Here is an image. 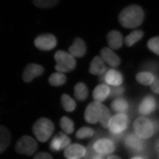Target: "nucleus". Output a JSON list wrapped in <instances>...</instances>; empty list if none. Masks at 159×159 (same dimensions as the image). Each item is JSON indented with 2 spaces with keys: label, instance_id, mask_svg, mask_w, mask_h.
I'll use <instances>...</instances> for the list:
<instances>
[{
  "label": "nucleus",
  "instance_id": "1",
  "mask_svg": "<svg viewBox=\"0 0 159 159\" xmlns=\"http://www.w3.org/2000/svg\"><path fill=\"white\" fill-rule=\"evenodd\" d=\"M145 13L138 5H130L125 8L119 14V23L126 29H135L142 24Z\"/></svg>",
  "mask_w": 159,
  "mask_h": 159
},
{
  "label": "nucleus",
  "instance_id": "2",
  "mask_svg": "<svg viewBox=\"0 0 159 159\" xmlns=\"http://www.w3.org/2000/svg\"><path fill=\"white\" fill-rule=\"evenodd\" d=\"M54 130V125L52 121L46 118L37 120L33 126V134L40 142L47 141L52 135Z\"/></svg>",
  "mask_w": 159,
  "mask_h": 159
},
{
  "label": "nucleus",
  "instance_id": "3",
  "mask_svg": "<svg viewBox=\"0 0 159 159\" xmlns=\"http://www.w3.org/2000/svg\"><path fill=\"white\" fill-rule=\"evenodd\" d=\"M54 57L57 62L55 69L59 72H69L75 68V58L69 53L64 51H57L54 54Z\"/></svg>",
  "mask_w": 159,
  "mask_h": 159
},
{
  "label": "nucleus",
  "instance_id": "4",
  "mask_svg": "<svg viewBox=\"0 0 159 159\" xmlns=\"http://www.w3.org/2000/svg\"><path fill=\"white\" fill-rule=\"evenodd\" d=\"M128 124L127 115L124 113H119L111 118L108 128L114 138H119L127 128Z\"/></svg>",
  "mask_w": 159,
  "mask_h": 159
},
{
  "label": "nucleus",
  "instance_id": "5",
  "mask_svg": "<svg viewBox=\"0 0 159 159\" xmlns=\"http://www.w3.org/2000/svg\"><path fill=\"white\" fill-rule=\"evenodd\" d=\"M133 129L135 134L142 139L150 138L155 132L152 121L145 117H139L134 122Z\"/></svg>",
  "mask_w": 159,
  "mask_h": 159
},
{
  "label": "nucleus",
  "instance_id": "6",
  "mask_svg": "<svg viewBox=\"0 0 159 159\" xmlns=\"http://www.w3.org/2000/svg\"><path fill=\"white\" fill-rule=\"evenodd\" d=\"M37 148L38 144L36 141L28 135L21 137L16 144V151L21 155L31 156L37 151Z\"/></svg>",
  "mask_w": 159,
  "mask_h": 159
},
{
  "label": "nucleus",
  "instance_id": "7",
  "mask_svg": "<svg viewBox=\"0 0 159 159\" xmlns=\"http://www.w3.org/2000/svg\"><path fill=\"white\" fill-rule=\"evenodd\" d=\"M124 144L126 148L133 154H141L145 150L144 141L135 134L130 133L127 135L124 139Z\"/></svg>",
  "mask_w": 159,
  "mask_h": 159
},
{
  "label": "nucleus",
  "instance_id": "8",
  "mask_svg": "<svg viewBox=\"0 0 159 159\" xmlns=\"http://www.w3.org/2000/svg\"><path fill=\"white\" fill-rule=\"evenodd\" d=\"M104 105L99 102H93L87 106L85 111V120L90 124H96L101 119Z\"/></svg>",
  "mask_w": 159,
  "mask_h": 159
},
{
  "label": "nucleus",
  "instance_id": "9",
  "mask_svg": "<svg viewBox=\"0 0 159 159\" xmlns=\"http://www.w3.org/2000/svg\"><path fill=\"white\" fill-rule=\"evenodd\" d=\"M57 44L56 37L53 34H40L34 40V45L41 51H50L54 49Z\"/></svg>",
  "mask_w": 159,
  "mask_h": 159
},
{
  "label": "nucleus",
  "instance_id": "10",
  "mask_svg": "<svg viewBox=\"0 0 159 159\" xmlns=\"http://www.w3.org/2000/svg\"><path fill=\"white\" fill-rule=\"evenodd\" d=\"M92 145L96 152L102 155H110L113 153L116 148L113 141L109 139H98Z\"/></svg>",
  "mask_w": 159,
  "mask_h": 159
},
{
  "label": "nucleus",
  "instance_id": "11",
  "mask_svg": "<svg viewBox=\"0 0 159 159\" xmlns=\"http://www.w3.org/2000/svg\"><path fill=\"white\" fill-rule=\"evenodd\" d=\"M44 68L43 66L36 64H29L25 68L22 78L25 82H31L33 80L39 77L43 73Z\"/></svg>",
  "mask_w": 159,
  "mask_h": 159
},
{
  "label": "nucleus",
  "instance_id": "12",
  "mask_svg": "<svg viewBox=\"0 0 159 159\" xmlns=\"http://www.w3.org/2000/svg\"><path fill=\"white\" fill-rule=\"evenodd\" d=\"M70 142V139L67 135L63 132H60L52 139L50 144V148L53 152L61 151L68 147Z\"/></svg>",
  "mask_w": 159,
  "mask_h": 159
},
{
  "label": "nucleus",
  "instance_id": "13",
  "mask_svg": "<svg viewBox=\"0 0 159 159\" xmlns=\"http://www.w3.org/2000/svg\"><path fill=\"white\" fill-rule=\"evenodd\" d=\"M86 149L83 146L74 144L67 147L64 152V156L67 159H81L84 157Z\"/></svg>",
  "mask_w": 159,
  "mask_h": 159
},
{
  "label": "nucleus",
  "instance_id": "14",
  "mask_svg": "<svg viewBox=\"0 0 159 159\" xmlns=\"http://www.w3.org/2000/svg\"><path fill=\"white\" fill-rule=\"evenodd\" d=\"M101 57L104 61L113 67H117L120 63V60L118 55L110 48L105 47L100 52Z\"/></svg>",
  "mask_w": 159,
  "mask_h": 159
},
{
  "label": "nucleus",
  "instance_id": "15",
  "mask_svg": "<svg viewBox=\"0 0 159 159\" xmlns=\"http://www.w3.org/2000/svg\"><path fill=\"white\" fill-rule=\"evenodd\" d=\"M101 77H103L106 83L113 86H119L123 81L121 74L114 69L109 70Z\"/></svg>",
  "mask_w": 159,
  "mask_h": 159
},
{
  "label": "nucleus",
  "instance_id": "16",
  "mask_svg": "<svg viewBox=\"0 0 159 159\" xmlns=\"http://www.w3.org/2000/svg\"><path fill=\"white\" fill-rule=\"evenodd\" d=\"M156 107V101L153 97L148 96L143 99L139 107V113L144 115L150 114Z\"/></svg>",
  "mask_w": 159,
  "mask_h": 159
},
{
  "label": "nucleus",
  "instance_id": "17",
  "mask_svg": "<svg viewBox=\"0 0 159 159\" xmlns=\"http://www.w3.org/2000/svg\"><path fill=\"white\" fill-rule=\"evenodd\" d=\"M107 41L109 48L112 50L120 48L123 43V37L121 33L117 30H112L108 33Z\"/></svg>",
  "mask_w": 159,
  "mask_h": 159
},
{
  "label": "nucleus",
  "instance_id": "18",
  "mask_svg": "<svg viewBox=\"0 0 159 159\" xmlns=\"http://www.w3.org/2000/svg\"><path fill=\"white\" fill-rule=\"evenodd\" d=\"M86 52L85 43L80 38H76L69 48V53L74 57H81Z\"/></svg>",
  "mask_w": 159,
  "mask_h": 159
},
{
  "label": "nucleus",
  "instance_id": "19",
  "mask_svg": "<svg viewBox=\"0 0 159 159\" xmlns=\"http://www.w3.org/2000/svg\"><path fill=\"white\" fill-rule=\"evenodd\" d=\"M106 66L104 61L101 57H95L90 63L89 72L93 75H102L105 74Z\"/></svg>",
  "mask_w": 159,
  "mask_h": 159
},
{
  "label": "nucleus",
  "instance_id": "20",
  "mask_svg": "<svg viewBox=\"0 0 159 159\" xmlns=\"http://www.w3.org/2000/svg\"><path fill=\"white\" fill-rule=\"evenodd\" d=\"M110 88L106 84H100L93 90V99L96 102H102L110 96Z\"/></svg>",
  "mask_w": 159,
  "mask_h": 159
},
{
  "label": "nucleus",
  "instance_id": "21",
  "mask_svg": "<svg viewBox=\"0 0 159 159\" xmlns=\"http://www.w3.org/2000/svg\"><path fill=\"white\" fill-rule=\"evenodd\" d=\"M11 135L9 130L0 125V154L4 152L11 143Z\"/></svg>",
  "mask_w": 159,
  "mask_h": 159
},
{
  "label": "nucleus",
  "instance_id": "22",
  "mask_svg": "<svg viewBox=\"0 0 159 159\" xmlns=\"http://www.w3.org/2000/svg\"><path fill=\"white\" fill-rule=\"evenodd\" d=\"M111 107L118 113H125L128 110L129 105L128 101L124 98H117L113 101Z\"/></svg>",
  "mask_w": 159,
  "mask_h": 159
},
{
  "label": "nucleus",
  "instance_id": "23",
  "mask_svg": "<svg viewBox=\"0 0 159 159\" xmlns=\"http://www.w3.org/2000/svg\"><path fill=\"white\" fill-rule=\"evenodd\" d=\"M143 36V31L140 30H135L125 37V44L128 47H131L136 42L142 39Z\"/></svg>",
  "mask_w": 159,
  "mask_h": 159
},
{
  "label": "nucleus",
  "instance_id": "24",
  "mask_svg": "<svg viewBox=\"0 0 159 159\" xmlns=\"http://www.w3.org/2000/svg\"><path fill=\"white\" fill-rule=\"evenodd\" d=\"M75 96L79 101H84L88 96V89L85 84L79 83L75 87Z\"/></svg>",
  "mask_w": 159,
  "mask_h": 159
},
{
  "label": "nucleus",
  "instance_id": "25",
  "mask_svg": "<svg viewBox=\"0 0 159 159\" xmlns=\"http://www.w3.org/2000/svg\"><path fill=\"white\" fill-rule=\"evenodd\" d=\"M137 81L144 85H152L155 81L156 78L153 74L148 72H142L136 75Z\"/></svg>",
  "mask_w": 159,
  "mask_h": 159
},
{
  "label": "nucleus",
  "instance_id": "26",
  "mask_svg": "<svg viewBox=\"0 0 159 159\" xmlns=\"http://www.w3.org/2000/svg\"><path fill=\"white\" fill-rule=\"evenodd\" d=\"M66 77L61 72H56L50 75L49 79V83L53 86H59L66 82Z\"/></svg>",
  "mask_w": 159,
  "mask_h": 159
},
{
  "label": "nucleus",
  "instance_id": "27",
  "mask_svg": "<svg viewBox=\"0 0 159 159\" xmlns=\"http://www.w3.org/2000/svg\"><path fill=\"white\" fill-rule=\"evenodd\" d=\"M61 102L64 109L66 111L72 112L75 109V102L68 95L63 94L61 97Z\"/></svg>",
  "mask_w": 159,
  "mask_h": 159
},
{
  "label": "nucleus",
  "instance_id": "28",
  "mask_svg": "<svg viewBox=\"0 0 159 159\" xmlns=\"http://www.w3.org/2000/svg\"><path fill=\"white\" fill-rule=\"evenodd\" d=\"M60 0H32L35 6L40 8H49L55 6Z\"/></svg>",
  "mask_w": 159,
  "mask_h": 159
},
{
  "label": "nucleus",
  "instance_id": "29",
  "mask_svg": "<svg viewBox=\"0 0 159 159\" xmlns=\"http://www.w3.org/2000/svg\"><path fill=\"white\" fill-rule=\"evenodd\" d=\"M60 126L67 134H71L74 131V124L71 120L66 117H63L60 120Z\"/></svg>",
  "mask_w": 159,
  "mask_h": 159
},
{
  "label": "nucleus",
  "instance_id": "30",
  "mask_svg": "<svg viewBox=\"0 0 159 159\" xmlns=\"http://www.w3.org/2000/svg\"><path fill=\"white\" fill-rule=\"evenodd\" d=\"M94 131L89 127H83L78 131L75 136L79 139H84L86 138H91L93 135Z\"/></svg>",
  "mask_w": 159,
  "mask_h": 159
},
{
  "label": "nucleus",
  "instance_id": "31",
  "mask_svg": "<svg viewBox=\"0 0 159 159\" xmlns=\"http://www.w3.org/2000/svg\"><path fill=\"white\" fill-rule=\"evenodd\" d=\"M147 47L152 52L159 55V36L152 37L149 40Z\"/></svg>",
  "mask_w": 159,
  "mask_h": 159
},
{
  "label": "nucleus",
  "instance_id": "32",
  "mask_svg": "<svg viewBox=\"0 0 159 159\" xmlns=\"http://www.w3.org/2000/svg\"><path fill=\"white\" fill-rule=\"evenodd\" d=\"M110 119V112L106 106H104L102 116H101V119L100 120V122L102 126L104 128H107Z\"/></svg>",
  "mask_w": 159,
  "mask_h": 159
},
{
  "label": "nucleus",
  "instance_id": "33",
  "mask_svg": "<svg viewBox=\"0 0 159 159\" xmlns=\"http://www.w3.org/2000/svg\"><path fill=\"white\" fill-rule=\"evenodd\" d=\"M124 89L122 87L119 86H114L111 89L110 95V96L111 97L120 96L124 93Z\"/></svg>",
  "mask_w": 159,
  "mask_h": 159
},
{
  "label": "nucleus",
  "instance_id": "34",
  "mask_svg": "<svg viewBox=\"0 0 159 159\" xmlns=\"http://www.w3.org/2000/svg\"><path fill=\"white\" fill-rule=\"evenodd\" d=\"M96 153L97 152H96L93 149V145L92 144H90L87 147L86 152L83 159H93V157L96 155Z\"/></svg>",
  "mask_w": 159,
  "mask_h": 159
},
{
  "label": "nucleus",
  "instance_id": "35",
  "mask_svg": "<svg viewBox=\"0 0 159 159\" xmlns=\"http://www.w3.org/2000/svg\"><path fill=\"white\" fill-rule=\"evenodd\" d=\"M33 159H53L52 156L49 153L45 152H41L37 153Z\"/></svg>",
  "mask_w": 159,
  "mask_h": 159
},
{
  "label": "nucleus",
  "instance_id": "36",
  "mask_svg": "<svg viewBox=\"0 0 159 159\" xmlns=\"http://www.w3.org/2000/svg\"><path fill=\"white\" fill-rule=\"evenodd\" d=\"M151 88L153 92L159 94V79L157 77L155 81L151 85Z\"/></svg>",
  "mask_w": 159,
  "mask_h": 159
},
{
  "label": "nucleus",
  "instance_id": "37",
  "mask_svg": "<svg viewBox=\"0 0 159 159\" xmlns=\"http://www.w3.org/2000/svg\"><path fill=\"white\" fill-rule=\"evenodd\" d=\"M93 159H105V158L103 155L97 153L96 155H95V157H93Z\"/></svg>",
  "mask_w": 159,
  "mask_h": 159
},
{
  "label": "nucleus",
  "instance_id": "38",
  "mask_svg": "<svg viewBox=\"0 0 159 159\" xmlns=\"http://www.w3.org/2000/svg\"><path fill=\"white\" fill-rule=\"evenodd\" d=\"M107 159H121L120 158L116 156H109Z\"/></svg>",
  "mask_w": 159,
  "mask_h": 159
},
{
  "label": "nucleus",
  "instance_id": "39",
  "mask_svg": "<svg viewBox=\"0 0 159 159\" xmlns=\"http://www.w3.org/2000/svg\"><path fill=\"white\" fill-rule=\"evenodd\" d=\"M155 148H156L157 151H158L159 152V139L157 141L156 143L155 144Z\"/></svg>",
  "mask_w": 159,
  "mask_h": 159
},
{
  "label": "nucleus",
  "instance_id": "40",
  "mask_svg": "<svg viewBox=\"0 0 159 159\" xmlns=\"http://www.w3.org/2000/svg\"><path fill=\"white\" fill-rule=\"evenodd\" d=\"M131 159H146L143 157L142 156H136L134 157H133V158H131Z\"/></svg>",
  "mask_w": 159,
  "mask_h": 159
}]
</instances>
